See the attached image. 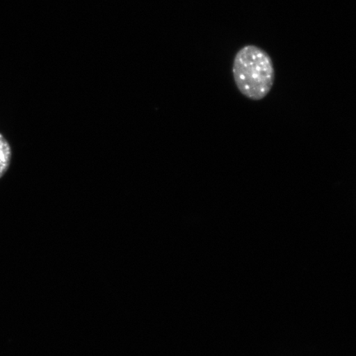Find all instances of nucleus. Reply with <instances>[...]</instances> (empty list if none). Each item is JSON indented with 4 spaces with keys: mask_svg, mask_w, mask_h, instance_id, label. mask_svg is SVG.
Segmentation results:
<instances>
[{
    "mask_svg": "<svg viewBox=\"0 0 356 356\" xmlns=\"http://www.w3.org/2000/svg\"><path fill=\"white\" fill-rule=\"evenodd\" d=\"M12 149L10 145L0 133V178H2L10 166Z\"/></svg>",
    "mask_w": 356,
    "mask_h": 356,
    "instance_id": "f03ea898",
    "label": "nucleus"
},
{
    "mask_svg": "<svg viewBox=\"0 0 356 356\" xmlns=\"http://www.w3.org/2000/svg\"><path fill=\"white\" fill-rule=\"evenodd\" d=\"M233 76L236 86L247 99H264L273 89L275 71L268 53L254 44H248L235 55Z\"/></svg>",
    "mask_w": 356,
    "mask_h": 356,
    "instance_id": "f257e3e1",
    "label": "nucleus"
}]
</instances>
